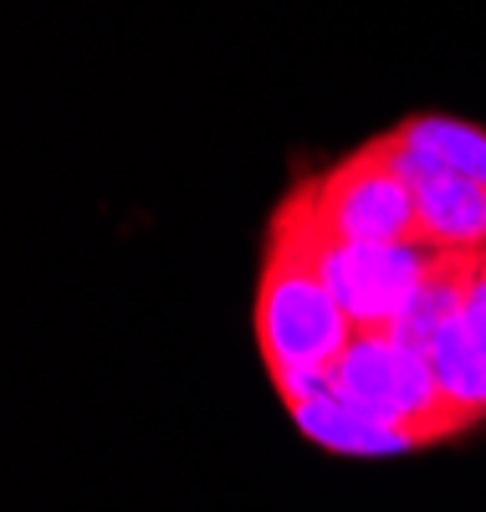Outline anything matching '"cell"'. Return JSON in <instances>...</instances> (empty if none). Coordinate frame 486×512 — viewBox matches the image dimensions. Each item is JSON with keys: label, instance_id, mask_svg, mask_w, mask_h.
Here are the masks:
<instances>
[{"label": "cell", "instance_id": "1", "mask_svg": "<svg viewBox=\"0 0 486 512\" xmlns=\"http://www.w3.org/2000/svg\"><path fill=\"white\" fill-rule=\"evenodd\" d=\"M251 333L277 395L318 384L353 333L333 292V231L318 210L313 180L292 185L272 205L251 297Z\"/></svg>", "mask_w": 486, "mask_h": 512}, {"label": "cell", "instance_id": "2", "mask_svg": "<svg viewBox=\"0 0 486 512\" xmlns=\"http://www.w3.org/2000/svg\"><path fill=\"white\" fill-rule=\"evenodd\" d=\"M318 210L338 241H364V246H420L415 226V175L405 164L400 134L364 139L328 169L313 175Z\"/></svg>", "mask_w": 486, "mask_h": 512}, {"label": "cell", "instance_id": "3", "mask_svg": "<svg viewBox=\"0 0 486 512\" xmlns=\"http://www.w3.org/2000/svg\"><path fill=\"white\" fill-rule=\"evenodd\" d=\"M430 267V246H364L333 236V292L353 328H394L420 277Z\"/></svg>", "mask_w": 486, "mask_h": 512}, {"label": "cell", "instance_id": "4", "mask_svg": "<svg viewBox=\"0 0 486 512\" xmlns=\"http://www.w3.org/2000/svg\"><path fill=\"white\" fill-rule=\"evenodd\" d=\"M425 354H430L440 390L486 415V246L471 262V282H466L456 318L435 333V344Z\"/></svg>", "mask_w": 486, "mask_h": 512}, {"label": "cell", "instance_id": "5", "mask_svg": "<svg viewBox=\"0 0 486 512\" xmlns=\"http://www.w3.org/2000/svg\"><path fill=\"white\" fill-rule=\"evenodd\" d=\"M282 405H287V415L297 420V431L313 441V446L333 451V456L384 461V456H405V451H410L394 431H384V425H374V420H364V415H353L323 379H318V384H302V390H287Z\"/></svg>", "mask_w": 486, "mask_h": 512}, {"label": "cell", "instance_id": "6", "mask_svg": "<svg viewBox=\"0 0 486 512\" xmlns=\"http://www.w3.org/2000/svg\"><path fill=\"white\" fill-rule=\"evenodd\" d=\"M415 226L430 251L486 246V180L471 175H415Z\"/></svg>", "mask_w": 486, "mask_h": 512}, {"label": "cell", "instance_id": "7", "mask_svg": "<svg viewBox=\"0 0 486 512\" xmlns=\"http://www.w3.org/2000/svg\"><path fill=\"white\" fill-rule=\"evenodd\" d=\"M410 175H471L486 180V128L451 113H415L394 123Z\"/></svg>", "mask_w": 486, "mask_h": 512}]
</instances>
